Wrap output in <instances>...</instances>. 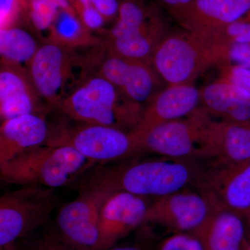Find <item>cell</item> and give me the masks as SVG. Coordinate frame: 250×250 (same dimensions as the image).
Returning a JSON list of instances; mask_svg holds the SVG:
<instances>
[{"instance_id":"1","label":"cell","mask_w":250,"mask_h":250,"mask_svg":"<svg viewBox=\"0 0 250 250\" xmlns=\"http://www.w3.org/2000/svg\"><path fill=\"white\" fill-rule=\"evenodd\" d=\"M194 161L166 158L104 167L93 172L84 188L159 198L198 187L205 170Z\"/></svg>"},{"instance_id":"2","label":"cell","mask_w":250,"mask_h":250,"mask_svg":"<svg viewBox=\"0 0 250 250\" xmlns=\"http://www.w3.org/2000/svg\"><path fill=\"white\" fill-rule=\"evenodd\" d=\"M83 50L46 42L28 65L36 89L52 109L98 72L106 53L104 46L85 53Z\"/></svg>"},{"instance_id":"3","label":"cell","mask_w":250,"mask_h":250,"mask_svg":"<svg viewBox=\"0 0 250 250\" xmlns=\"http://www.w3.org/2000/svg\"><path fill=\"white\" fill-rule=\"evenodd\" d=\"M56 109L78 123L111 126L131 132L139 125L144 107L95 72Z\"/></svg>"},{"instance_id":"4","label":"cell","mask_w":250,"mask_h":250,"mask_svg":"<svg viewBox=\"0 0 250 250\" xmlns=\"http://www.w3.org/2000/svg\"><path fill=\"white\" fill-rule=\"evenodd\" d=\"M93 164L68 146L42 145L0 164V174L8 184L54 189L70 183Z\"/></svg>"},{"instance_id":"5","label":"cell","mask_w":250,"mask_h":250,"mask_svg":"<svg viewBox=\"0 0 250 250\" xmlns=\"http://www.w3.org/2000/svg\"><path fill=\"white\" fill-rule=\"evenodd\" d=\"M223 48L183 28H172L153 54L152 63L167 85L194 84L212 66L225 62Z\"/></svg>"},{"instance_id":"6","label":"cell","mask_w":250,"mask_h":250,"mask_svg":"<svg viewBox=\"0 0 250 250\" xmlns=\"http://www.w3.org/2000/svg\"><path fill=\"white\" fill-rule=\"evenodd\" d=\"M45 145L68 146L93 164L119 160L143 152L131 132L78 122L73 125L62 121L54 126H49Z\"/></svg>"},{"instance_id":"7","label":"cell","mask_w":250,"mask_h":250,"mask_svg":"<svg viewBox=\"0 0 250 250\" xmlns=\"http://www.w3.org/2000/svg\"><path fill=\"white\" fill-rule=\"evenodd\" d=\"M57 206L52 188L25 185L0 197V248L43 226Z\"/></svg>"},{"instance_id":"8","label":"cell","mask_w":250,"mask_h":250,"mask_svg":"<svg viewBox=\"0 0 250 250\" xmlns=\"http://www.w3.org/2000/svg\"><path fill=\"white\" fill-rule=\"evenodd\" d=\"M213 118L202 106L190 115L155 126L138 139L143 152L182 160L202 159L204 131Z\"/></svg>"},{"instance_id":"9","label":"cell","mask_w":250,"mask_h":250,"mask_svg":"<svg viewBox=\"0 0 250 250\" xmlns=\"http://www.w3.org/2000/svg\"><path fill=\"white\" fill-rule=\"evenodd\" d=\"M113 192L96 188H84L77 198L59 210L57 230L75 250H95L100 236V213Z\"/></svg>"},{"instance_id":"10","label":"cell","mask_w":250,"mask_h":250,"mask_svg":"<svg viewBox=\"0 0 250 250\" xmlns=\"http://www.w3.org/2000/svg\"><path fill=\"white\" fill-rule=\"evenodd\" d=\"M214 205L205 193L185 189L149 205L145 223L161 225L175 233H193L209 218Z\"/></svg>"},{"instance_id":"11","label":"cell","mask_w":250,"mask_h":250,"mask_svg":"<svg viewBox=\"0 0 250 250\" xmlns=\"http://www.w3.org/2000/svg\"><path fill=\"white\" fill-rule=\"evenodd\" d=\"M167 12L179 27L216 44L225 27L249 14L250 0H193Z\"/></svg>"},{"instance_id":"12","label":"cell","mask_w":250,"mask_h":250,"mask_svg":"<svg viewBox=\"0 0 250 250\" xmlns=\"http://www.w3.org/2000/svg\"><path fill=\"white\" fill-rule=\"evenodd\" d=\"M198 190L205 193L215 208L246 218L250 213V161L241 164L213 163L204 171Z\"/></svg>"},{"instance_id":"13","label":"cell","mask_w":250,"mask_h":250,"mask_svg":"<svg viewBox=\"0 0 250 250\" xmlns=\"http://www.w3.org/2000/svg\"><path fill=\"white\" fill-rule=\"evenodd\" d=\"M97 73L144 108L153 97L167 85L152 62L123 58L106 51Z\"/></svg>"},{"instance_id":"14","label":"cell","mask_w":250,"mask_h":250,"mask_svg":"<svg viewBox=\"0 0 250 250\" xmlns=\"http://www.w3.org/2000/svg\"><path fill=\"white\" fill-rule=\"evenodd\" d=\"M52 110L41 98L27 67L1 59V122L28 114L46 116Z\"/></svg>"},{"instance_id":"15","label":"cell","mask_w":250,"mask_h":250,"mask_svg":"<svg viewBox=\"0 0 250 250\" xmlns=\"http://www.w3.org/2000/svg\"><path fill=\"white\" fill-rule=\"evenodd\" d=\"M146 197L127 192H113L100 213V236L95 250H106L145 223L149 205Z\"/></svg>"},{"instance_id":"16","label":"cell","mask_w":250,"mask_h":250,"mask_svg":"<svg viewBox=\"0 0 250 250\" xmlns=\"http://www.w3.org/2000/svg\"><path fill=\"white\" fill-rule=\"evenodd\" d=\"M202 159L218 164L250 161V121H212L204 131Z\"/></svg>"},{"instance_id":"17","label":"cell","mask_w":250,"mask_h":250,"mask_svg":"<svg viewBox=\"0 0 250 250\" xmlns=\"http://www.w3.org/2000/svg\"><path fill=\"white\" fill-rule=\"evenodd\" d=\"M200 106V89L195 85H167L146 105L141 123L131 132L138 139L155 126L188 116Z\"/></svg>"},{"instance_id":"18","label":"cell","mask_w":250,"mask_h":250,"mask_svg":"<svg viewBox=\"0 0 250 250\" xmlns=\"http://www.w3.org/2000/svg\"><path fill=\"white\" fill-rule=\"evenodd\" d=\"M170 15L158 6L147 21L121 39L104 43L106 52L131 60L151 62L158 46L172 30Z\"/></svg>"},{"instance_id":"19","label":"cell","mask_w":250,"mask_h":250,"mask_svg":"<svg viewBox=\"0 0 250 250\" xmlns=\"http://www.w3.org/2000/svg\"><path fill=\"white\" fill-rule=\"evenodd\" d=\"M46 116L28 114L1 122L0 127V164L21 153L45 145L49 125Z\"/></svg>"},{"instance_id":"20","label":"cell","mask_w":250,"mask_h":250,"mask_svg":"<svg viewBox=\"0 0 250 250\" xmlns=\"http://www.w3.org/2000/svg\"><path fill=\"white\" fill-rule=\"evenodd\" d=\"M200 106L220 121H250V93L219 78L200 89Z\"/></svg>"},{"instance_id":"21","label":"cell","mask_w":250,"mask_h":250,"mask_svg":"<svg viewBox=\"0 0 250 250\" xmlns=\"http://www.w3.org/2000/svg\"><path fill=\"white\" fill-rule=\"evenodd\" d=\"M205 250H241L247 238L246 222L241 215L217 208L195 232Z\"/></svg>"},{"instance_id":"22","label":"cell","mask_w":250,"mask_h":250,"mask_svg":"<svg viewBox=\"0 0 250 250\" xmlns=\"http://www.w3.org/2000/svg\"><path fill=\"white\" fill-rule=\"evenodd\" d=\"M47 32L46 42L69 49L96 48L104 43V39L85 27L72 6L59 13Z\"/></svg>"},{"instance_id":"23","label":"cell","mask_w":250,"mask_h":250,"mask_svg":"<svg viewBox=\"0 0 250 250\" xmlns=\"http://www.w3.org/2000/svg\"><path fill=\"white\" fill-rule=\"evenodd\" d=\"M39 47L34 36L20 25L0 29L1 59L26 63L27 67Z\"/></svg>"},{"instance_id":"24","label":"cell","mask_w":250,"mask_h":250,"mask_svg":"<svg viewBox=\"0 0 250 250\" xmlns=\"http://www.w3.org/2000/svg\"><path fill=\"white\" fill-rule=\"evenodd\" d=\"M71 6L68 0H29L26 18L38 32L48 31L59 13Z\"/></svg>"},{"instance_id":"25","label":"cell","mask_w":250,"mask_h":250,"mask_svg":"<svg viewBox=\"0 0 250 250\" xmlns=\"http://www.w3.org/2000/svg\"><path fill=\"white\" fill-rule=\"evenodd\" d=\"M217 42L227 48L233 42L250 43V12L225 27Z\"/></svg>"},{"instance_id":"26","label":"cell","mask_w":250,"mask_h":250,"mask_svg":"<svg viewBox=\"0 0 250 250\" xmlns=\"http://www.w3.org/2000/svg\"><path fill=\"white\" fill-rule=\"evenodd\" d=\"M158 250H205L202 242L191 233H175L161 242Z\"/></svg>"},{"instance_id":"27","label":"cell","mask_w":250,"mask_h":250,"mask_svg":"<svg viewBox=\"0 0 250 250\" xmlns=\"http://www.w3.org/2000/svg\"><path fill=\"white\" fill-rule=\"evenodd\" d=\"M26 12L19 0H0V29L20 25Z\"/></svg>"},{"instance_id":"28","label":"cell","mask_w":250,"mask_h":250,"mask_svg":"<svg viewBox=\"0 0 250 250\" xmlns=\"http://www.w3.org/2000/svg\"><path fill=\"white\" fill-rule=\"evenodd\" d=\"M73 9H75L77 16L87 29H89L92 32L102 31L105 35L107 31L104 27L105 24L107 22L103 15L100 14L93 6L88 5V6H75Z\"/></svg>"},{"instance_id":"29","label":"cell","mask_w":250,"mask_h":250,"mask_svg":"<svg viewBox=\"0 0 250 250\" xmlns=\"http://www.w3.org/2000/svg\"><path fill=\"white\" fill-rule=\"evenodd\" d=\"M220 78L228 81L250 93V69L225 64L219 66Z\"/></svg>"},{"instance_id":"30","label":"cell","mask_w":250,"mask_h":250,"mask_svg":"<svg viewBox=\"0 0 250 250\" xmlns=\"http://www.w3.org/2000/svg\"><path fill=\"white\" fill-rule=\"evenodd\" d=\"M29 250H75L69 246L57 232V230H48L42 233Z\"/></svg>"},{"instance_id":"31","label":"cell","mask_w":250,"mask_h":250,"mask_svg":"<svg viewBox=\"0 0 250 250\" xmlns=\"http://www.w3.org/2000/svg\"><path fill=\"white\" fill-rule=\"evenodd\" d=\"M225 64L250 69V43L231 44L229 47L226 60L223 65Z\"/></svg>"},{"instance_id":"32","label":"cell","mask_w":250,"mask_h":250,"mask_svg":"<svg viewBox=\"0 0 250 250\" xmlns=\"http://www.w3.org/2000/svg\"><path fill=\"white\" fill-rule=\"evenodd\" d=\"M123 0H92L93 6L106 20V22L116 21Z\"/></svg>"},{"instance_id":"33","label":"cell","mask_w":250,"mask_h":250,"mask_svg":"<svg viewBox=\"0 0 250 250\" xmlns=\"http://www.w3.org/2000/svg\"><path fill=\"white\" fill-rule=\"evenodd\" d=\"M154 2L159 5L166 11L183 7L190 4L193 0H153Z\"/></svg>"},{"instance_id":"34","label":"cell","mask_w":250,"mask_h":250,"mask_svg":"<svg viewBox=\"0 0 250 250\" xmlns=\"http://www.w3.org/2000/svg\"><path fill=\"white\" fill-rule=\"evenodd\" d=\"M106 250H143L141 248L136 246H118L112 247L109 249Z\"/></svg>"},{"instance_id":"35","label":"cell","mask_w":250,"mask_h":250,"mask_svg":"<svg viewBox=\"0 0 250 250\" xmlns=\"http://www.w3.org/2000/svg\"><path fill=\"white\" fill-rule=\"evenodd\" d=\"M241 250H250V238L247 236Z\"/></svg>"},{"instance_id":"36","label":"cell","mask_w":250,"mask_h":250,"mask_svg":"<svg viewBox=\"0 0 250 250\" xmlns=\"http://www.w3.org/2000/svg\"><path fill=\"white\" fill-rule=\"evenodd\" d=\"M1 250H21L19 248H17L14 244L11 245V246L6 247L4 249Z\"/></svg>"},{"instance_id":"37","label":"cell","mask_w":250,"mask_h":250,"mask_svg":"<svg viewBox=\"0 0 250 250\" xmlns=\"http://www.w3.org/2000/svg\"><path fill=\"white\" fill-rule=\"evenodd\" d=\"M20 1H21V4H22V6H23V8H24V11L27 10V4H28V1L29 0H19Z\"/></svg>"},{"instance_id":"38","label":"cell","mask_w":250,"mask_h":250,"mask_svg":"<svg viewBox=\"0 0 250 250\" xmlns=\"http://www.w3.org/2000/svg\"><path fill=\"white\" fill-rule=\"evenodd\" d=\"M245 220H246V224L248 225V228H249L250 229V213L246 215Z\"/></svg>"}]
</instances>
